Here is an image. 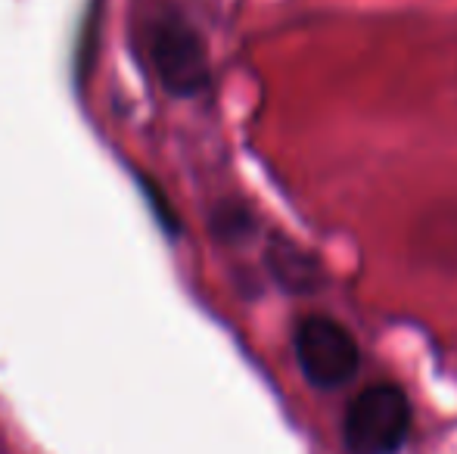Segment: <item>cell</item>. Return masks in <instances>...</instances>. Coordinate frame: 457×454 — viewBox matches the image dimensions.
I'll return each mask as SVG.
<instances>
[{"mask_svg":"<svg viewBox=\"0 0 457 454\" xmlns=\"http://www.w3.org/2000/svg\"><path fill=\"white\" fill-rule=\"evenodd\" d=\"M414 408L402 386L373 383L343 414V445L349 454H398L408 445Z\"/></svg>","mask_w":457,"mask_h":454,"instance_id":"1","label":"cell"},{"mask_svg":"<svg viewBox=\"0 0 457 454\" xmlns=\"http://www.w3.org/2000/svg\"><path fill=\"white\" fill-rule=\"evenodd\" d=\"M293 351L302 376L324 392L352 383L361 370L358 340L349 334V327H343L330 315L302 318L293 330Z\"/></svg>","mask_w":457,"mask_h":454,"instance_id":"2","label":"cell"},{"mask_svg":"<svg viewBox=\"0 0 457 454\" xmlns=\"http://www.w3.org/2000/svg\"><path fill=\"white\" fill-rule=\"evenodd\" d=\"M156 69L169 91L175 94H196L205 87V56L199 41L187 29H169L156 37Z\"/></svg>","mask_w":457,"mask_h":454,"instance_id":"3","label":"cell"}]
</instances>
